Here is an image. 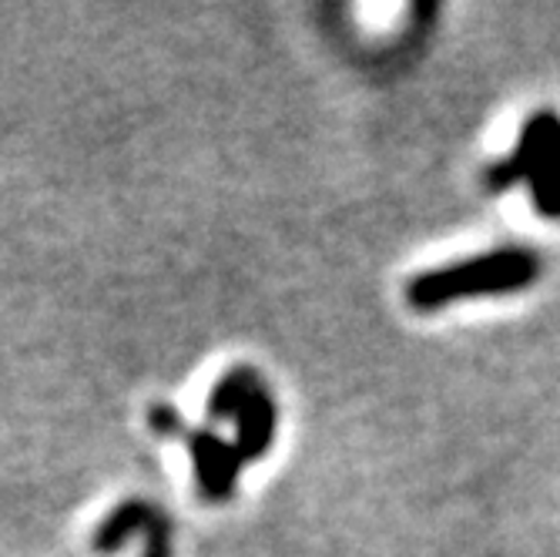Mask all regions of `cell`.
<instances>
[{
	"label": "cell",
	"instance_id": "1",
	"mask_svg": "<svg viewBox=\"0 0 560 557\" xmlns=\"http://www.w3.org/2000/svg\"><path fill=\"white\" fill-rule=\"evenodd\" d=\"M540 276V259L527 248H493L483 256H470L460 263L440 266L433 272H423L406 289L410 306L420 313L443 310L460 299H480V295H503L527 289Z\"/></svg>",
	"mask_w": 560,
	"mask_h": 557
},
{
	"label": "cell",
	"instance_id": "3",
	"mask_svg": "<svg viewBox=\"0 0 560 557\" xmlns=\"http://www.w3.org/2000/svg\"><path fill=\"white\" fill-rule=\"evenodd\" d=\"M191 450H195V464H198V477H201L206 494L225 497L232 487V477L238 471V450L222 446L215 437H198L191 443Z\"/></svg>",
	"mask_w": 560,
	"mask_h": 557
},
{
	"label": "cell",
	"instance_id": "2",
	"mask_svg": "<svg viewBox=\"0 0 560 557\" xmlns=\"http://www.w3.org/2000/svg\"><path fill=\"white\" fill-rule=\"evenodd\" d=\"M517 182L530 185L534 206L544 219H560V115L534 112L517 138V148L487 172V185L503 192Z\"/></svg>",
	"mask_w": 560,
	"mask_h": 557
},
{
	"label": "cell",
	"instance_id": "5",
	"mask_svg": "<svg viewBox=\"0 0 560 557\" xmlns=\"http://www.w3.org/2000/svg\"><path fill=\"white\" fill-rule=\"evenodd\" d=\"M259 383L252 380V373L248 370H242V373H232L219 390H215V396H212V417H238V410H242V403L248 399V393L256 390Z\"/></svg>",
	"mask_w": 560,
	"mask_h": 557
},
{
	"label": "cell",
	"instance_id": "4",
	"mask_svg": "<svg viewBox=\"0 0 560 557\" xmlns=\"http://www.w3.org/2000/svg\"><path fill=\"white\" fill-rule=\"evenodd\" d=\"M238 423H242V437H238L242 457H252V453H262L269 446L272 427H276V410H272V399L262 386L252 390L248 399L242 403Z\"/></svg>",
	"mask_w": 560,
	"mask_h": 557
},
{
	"label": "cell",
	"instance_id": "6",
	"mask_svg": "<svg viewBox=\"0 0 560 557\" xmlns=\"http://www.w3.org/2000/svg\"><path fill=\"white\" fill-rule=\"evenodd\" d=\"M151 423H155V430H162V433H172V430H178V417H175L168 407H159L155 414H151Z\"/></svg>",
	"mask_w": 560,
	"mask_h": 557
}]
</instances>
